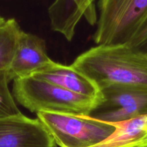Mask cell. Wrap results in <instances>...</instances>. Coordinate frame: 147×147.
Masks as SVG:
<instances>
[{"instance_id":"9c48e42d","label":"cell","mask_w":147,"mask_h":147,"mask_svg":"<svg viewBox=\"0 0 147 147\" xmlns=\"http://www.w3.org/2000/svg\"><path fill=\"white\" fill-rule=\"evenodd\" d=\"M32 76L77 94L94 98L100 97L98 88L72 65H65L53 61Z\"/></svg>"},{"instance_id":"5bb4252c","label":"cell","mask_w":147,"mask_h":147,"mask_svg":"<svg viewBox=\"0 0 147 147\" xmlns=\"http://www.w3.org/2000/svg\"><path fill=\"white\" fill-rule=\"evenodd\" d=\"M6 20H5L4 17H1V16H0V26H1L2 24H4V23H5Z\"/></svg>"},{"instance_id":"5b68a950","label":"cell","mask_w":147,"mask_h":147,"mask_svg":"<svg viewBox=\"0 0 147 147\" xmlns=\"http://www.w3.org/2000/svg\"><path fill=\"white\" fill-rule=\"evenodd\" d=\"M98 106L89 116L116 123L147 114V86L111 85L100 90Z\"/></svg>"},{"instance_id":"277c9868","label":"cell","mask_w":147,"mask_h":147,"mask_svg":"<svg viewBox=\"0 0 147 147\" xmlns=\"http://www.w3.org/2000/svg\"><path fill=\"white\" fill-rule=\"evenodd\" d=\"M37 116L60 147L93 146L115 131L110 123L89 116L40 111Z\"/></svg>"},{"instance_id":"30bf717a","label":"cell","mask_w":147,"mask_h":147,"mask_svg":"<svg viewBox=\"0 0 147 147\" xmlns=\"http://www.w3.org/2000/svg\"><path fill=\"white\" fill-rule=\"evenodd\" d=\"M110 123L115 127L113 133L90 147H147V114Z\"/></svg>"},{"instance_id":"8992f818","label":"cell","mask_w":147,"mask_h":147,"mask_svg":"<svg viewBox=\"0 0 147 147\" xmlns=\"http://www.w3.org/2000/svg\"><path fill=\"white\" fill-rule=\"evenodd\" d=\"M56 144L38 119L20 115L0 117V147H55Z\"/></svg>"},{"instance_id":"8fae6325","label":"cell","mask_w":147,"mask_h":147,"mask_svg":"<svg viewBox=\"0 0 147 147\" xmlns=\"http://www.w3.org/2000/svg\"><path fill=\"white\" fill-rule=\"evenodd\" d=\"M22 31L18 22L13 18L7 20L0 26V72H8Z\"/></svg>"},{"instance_id":"ba28073f","label":"cell","mask_w":147,"mask_h":147,"mask_svg":"<svg viewBox=\"0 0 147 147\" xmlns=\"http://www.w3.org/2000/svg\"><path fill=\"white\" fill-rule=\"evenodd\" d=\"M96 0H55L48 9L51 28L71 41L76 27L84 17L91 25L97 23Z\"/></svg>"},{"instance_id":"7c38bea8","label":"cell","mask_w":147,"mask_h":147,"mask_svg":"<svg viewBox=\"0 0 147 147\" xmlns=\"http://www.w3.org/2000/svg\"><path fill=\"white\" fill-rule=\"evenodd\" d=\"M9 82L7 72H0V117L17 116L22 113L9 88Z\"/></svg>"},{"instance_id":"52a82bcc","label":"cell","mask_w":147,"mask_h":147,"mask_svg":"<svg viewBox=\"0 0 147 147\" xmlns=\"http://www.w3.org/2000/svg\"><path fill=\"white\" fill-rule=\"evenodd\" d=\"M53 60L49 57L43 39L22 30L15 55L7 72L9 81L30 77L42 70Z\"/></svg>"},{"instance_id":"6da1fadb","label":"cell","mask_w":147,"mask_h":147,"mask_svg":"<svg viewBox=\"0 0 147 147\" xmlns=\"http://www.w3.org/2000/svg\"><path fill=\"white\" fill-rule=\"evenodd\" d=\"M99 90L111 85L147 86V53L128 44L98 45L71 65Z\"/></svg>"},{"instance_id":"4fadbf2b","label":"cell","mask_w":147,"mask_h":147,"mask_svg":"<svg viewBox=\"0 0 147 147\" xmlns=\"http://www.w3.org/2000/svg\"><path fill=\"white\" fill-rule=\"evenodd\" d=\"M127 44L134 49L147 53V17L134 37Z\"/></svg>"},{"instance_id":"7a4b0ae2","label":"cell","mask_w":147,"mask_h":147,"mask_svg":"<svg viewBox=\"0 0 147 147\" xmlns=\"http://www.w3.org/2000/svg\"><path fill=\"white\" fill-rule=\"evenodd\" d=\"M12 95L21 106L36 113L45 111L90 116L100 100V97L77 94L34 76L14 80Z\"/></svg>"},{"instance_id":"3957f363","label":"cell","mask_w":147,"mask_h":147,"mask_svg":"<svg viewBox=\"0 0 147 147\" xmlns=\"http://www.w3.org/2000/svg\"><path fill=\"white\" fill-rule=\"evenodd\" d=\"M93 41L98 45L127 44L147 17V0H99Z\"/></svg>"}]
</instances>
